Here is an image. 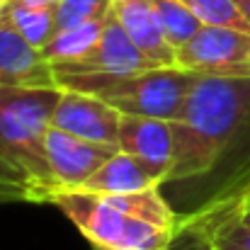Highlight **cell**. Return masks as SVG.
<instances>
[{
	"mask_svg": "<svg viewBox=\"0 0 250 250\" xmlns=\"http://www.w3.org/2000/svg\"><path fill=\"white\" fill-rule=\"evenodd\" d=\"M5 2H7V0H0V5H5Z\"/></svg>",
	"mask_w": 250,
	"mask_h": 250,
	"instance_id": "obj_24",
	"label": "cell"
},
{
	"mask_svg": "<svg viewBox=\"0 0 250 250\" xmlns=\"http://www.w3.org/2000/svg\"><path fill=\"white\" fill-rule=\"evenodd\" d=\"M180 229L199 231L211 250H250V224H243L231 216L197 219L189 224H180Z\"/></svg>",
	"mask_w": 250,
	"mask_h": 250,
	"instance_id": "obj_15",
	"label": "cell"
},
{
	"mask_svg": "<svg viewBox=\"0 0 250 250\" xmlns=\"http://www.w3.org/2000/svg\"><path fill=\"white\" fill-rule=\"evenodd\" d=\"M233 5L238 7V12L243 15V20L248 22V27H250V0H233Z\"/></svg>",
	"mask_w": 250,
	"mask_h": 250,
	"instance_id": "obj_21",
	"label": "cell"
},
{
	"mask_svg": "<svg viewBox=\"0 0 250 250\" xmlns=\"http://www.w3.org/2000/svg\"><path fill=\"white\" fill-rule=\"evenodd\" d=\"M0 204H2V199H0Z\"/></svg>",
	"mask_w": 250,
	"mask_h": 250,
	"instance_id": "obj_25",
	"label": "cell"
},
{
	"mask_svg": "<svg viewBox=\"0 0 250 250\" xmlns=\"http://www.w3.org/2000/svg\"><path fill=\"white\" fill-rule=\"evenodd\" d=\"M175 66L211 78H250V32L202 24L175 51Z\"/></svg>",
	"mask_w": 250,
	"mask_h": 250,
	"instance_id": "obj_5",
	"label": "cell"
},
{
	"mask_svg": "<svg viewBox=\"0 0 250 250\" xmlns=\"http://www.w3.org/2000/svg\"><path fill=\"white\" fill-rule=\"evenodd\" d=\"M61 87H0V199L46 202L59 192L46 134Z\"/></svg>",
	"mask_w": 250,
	"mask_h": 250,
	"instance_id": "obj_2",
	"label": "cell"
},
{
	"mask_svg": "<svg viewBox=\"0 0 250 250\" xmlns=\"http://www.w3.org/2000/svg\"><path fill=\"white\" fill-rule=\"evenodd\" d=\"M248 185H250V182H248Z\"/></svg>",
	"mask_w": 250,
	"mask_h": 250,
	"instance_id": "obj_27",
	"label": "cell"
},
{
	"mask_svg": "<svg viewBox=\"0 0 250 250\" xmlns=\"http://www.w3.org/2000/svg\"><path fill=\"white\" fill-rule=\"evenodd\" d=\"M0 87H59L54 66L5 15L0 22Z\"/></svg>",
	"mask_w": 250,
	"mask_h": 250,
	"instance_id": "obj_10",
	"label": "cell"
},
{
	"mask_svg": "<svg viewBox=\"0 0 250 250\" xmlns=\"http://www.w3.org/2000/svg\"><path fill=\"white\" fill-rule=\"evenodd\" d=\"M0 22H2V5H0Z\"/></svg>",
	"mask_w": 250,
	"mask_h": 250,
	"instance_id": "obj_22",
	"label": "cell"
},
{
	"mask_svg": "<svg viewBox=\"0 0 250 250\" xmlns=\"http://www.w3.org/2000/svg\"><path fill=\"white\" fill-rule=\"evenodd\" d=\"M117 151H119V146L85 141L73 134L59 131L54 126L46 134V156H49L51 172L59 182V192L61 189H81L85 180H90L95 175V170H100V166L107 158H112Z\"/></svg>",
	"mask_w": 250,
	"mask_h": 250,
	"instance_id": "obj_8",
	"label": "cell"
},
{
	"mask_svg": "<svg viewBox=\"0 0 250 250\" xmlns=\"http://www.w3.org/2000/svg\"><path fill=\"white\" fill-rule=\"evenodd\" d=\"M56 2H59V0H56Z\"/></svg>",
	"mask_w": 250,
	"mask_h": 250,
	"instance_id": "obj_26",
	"label": "cell"
},
{
	"mask_svg": "<svg viewBox=\"0 0 250 250\" xmlns=\"http://www.w3.org/2000/svg\"><path fill=\"white\" fill-rule=\"evenodd\" d=\"M5 20L39 51L54 39L56 27V5H37L29 0H7L2 5Z\"/></svg>",
	"mask_w": 250,
	"mask_h": 250,
	"instance_id": "obj_13",
	"label": "cell"
},
{
	"mask_svg": "<svg viewBox=\"0 0 250 250\" xmlns=\"http://www.w3.org/2000/svg\"><path fill=\"white\" fill-rule=\"evenodd\" d=\"M117 146H119V151L141 161L158 177L161 185L167 180L170 167H172V156H175L172 122L158 119V117L124 114Z\"/></svg>",
	"mask_w": 250,
	"mask_h": 250,
	"instance_id": "obj_9",
	"label": "cell"
},
{
	"mask_svg": "<svg viewBox=\"0 0 250 250\" xmlns=\"http://www.w3.org/2000/svg\"><path fill=\"white\" fill-rule=\"evenodd\" d=\"M172 134L175 156L161 192L189 221L250 182V78L199 76Z\"/></svg>",
	"mask_w": 250,
	"mask_h": 250,
	"instance_id": "obj_1",
	"label": "cell"
},
{
	"mask_svg": "<svg viewBox=\"0 0 250 250\" xmlns=\"http://www.w3.org/2000/svg\"><path fill=\"white\" fill-rule=\"evenodd\" d=\"M109 17V15H107ZM104 20H95V22H85L78 27H68V29H59L54 34V39L42 49L44 59L51 66H61V63H73L85 59L100 42L102 29H104Z\"/></svg>",
	"mask_w": 250,
	"mask_h": 250,
	"instance_id": "obj_14",
	"label": "cell"
},
{
	"mask_svg": "<svg viewBox=\"0 0 250 250\" xmlns=\"http://www.w3.org/2000/svg\"><path fill=\"white\" fill-rule=\"evenodd\" d=\"M92 250H107V248H97V246H92Z\"/></svg>",
	"mask_w": 250,
	"mask_h": 250,
	"instance_id": "obj_23",
	"label": "cell"
},
{
	"mask_svg": "<svg viewBox=\"0 0 250 250\" xmlns=\"http://www.w3.org/2000/svg\"><path fill=\"white\" fill-rule=\"evenodd\" d=\"M151 68H166V66H156L131 42V37L119 24V20L109 12L97 46L81 61L54 66V73L56 76H68V73H83V76H129V73H141V71H151Z\"/></svg>",
	"mask_w": 250,
	"mask_h": 250,
	"instance_id": "obj_6",
	"label": "cell"
},
{
	"mask_svg": "<svg viewBox=\"0 0 250 250\" xmlns=\"http://www.w3.org/2000/svg\"><path fill=\"white\" fill-rule=\"evenodd\" d=\"M122 112L107 104L104 100L78 92V90H63L61 100L54 109L51 126L66 134H73L85 141L97 144H112L119 141V126H122Z\"/></svg>",
	"mask_w": 250,
	"mask_h": 250,
	"instance_id": "obj_7",
	"label": "cell"
},
{
	"mask_svg": "<svg viewBox=\"0 0 250 250\" xmlns=\"http://www.w3.org/2000/svg\"><path fill=\"white\" fill-rule=\"evenodd\" d=\"M197 78V73L182 71L177 66L151 68L129 76H56L61 90L90 92L119 109L122 114L158 117L167 122L177 119Z\"/></svg>",
	"mask_w": 250,
	"mask_h": 250,
	"instance_id": "obj_3",
	"label": "cell"
},
{
	"mask_svg": "<svg viewBox=\"0 0 250 250\" xmlns=\"http://www.w3.org/2000/svg\"><path fill=\"white\" fill-rule=\"evenodd\" d=\"M214 216H231V219H238L243 224H250V185H246L243 189H238L233 197H229L226 202L207 209L204 214L189 219V221H197V219H214ZM189 221H182V224H189Z\"/></svg>",
	"mask_w": 250,
	"mask_h": 250,
	"instance_id": "obj_19",
	"label": "cell"
},
{
	"mask_svg": "<svg viewBox=\"0 0 250 250\" xmlns=\"http://www.w3.org/2000/svg\"><path fill=\"white\" fill-rule=\"evenodd\" d=\"M46 204L68 216V221L90 241V246L107 250H167L177 231L153 226L122 209H117L107 197L83 189L54 192Z\"/></svg>",
	"mask_w": 250,
	"mask_h": 250,
	"instance_id": "obj_4",
	"label": "cell"
},
{
	"mask_svg": "<svg viewBox=\"0 0 250 250\" xmlns=\"http://www.w3.org/2000/svg\"><path fill=\"white\" fill-rule=\"evenodd\" d=\"M112 12V0H59L56 5V27L68 29L85 22L104 20Z\"/></svg>",
	"mask_w": 250,
	"mask_h": 250,
	"instance_id": "obj_18",
	"label": "cell"
},
{
	"mask_svg": "<svg viewBox=\"0 0 250 250\" xmlns=\"http://www.w3.org/2000/svg\"><path fill=\"white\" fill-rule=\"evenodd\" d=\"M156 12H158V20L163 24V32H166L170 46L177 51L182 44H187L199 29H202V22L180 2V0H151Z\"/></svg>",
	"mask_w": 250,
	"mask_h": 250,
	"instance_id": "obj_16",
	"label": "cell"
},
{
	"mask_svg": "<svg viewBox=\"0 0 250 250\" xmlns=\"http://www.w3.org/2000/svg\"><path fill=\"white\" fill-rule=\"evenodd\" d=\"M202 24H216V27H233L250 32L248 22L233 5V0H180Z\"/></svg>",
	"mask_w": 250,
	"mask_h": 250,
	"instance_id": "obj_17",
	"label": "cell"
},
{
	"mask_svg": "<svg viewBox=\"0 0 250 250\" xmlns=\"http://www.w3.org/2000/svg\"><path fill=\"white\" fill-rule=\"evenodd\" d=\"M153 187H161V182L148 167L141 161H136L134 156L117 151L112 158H107L100 166V170H95V175L90 180H85L81 189L109 197V194L144 192V189H153Z\"/></svg>",
	"mask_w": 250,
	"mask_h": 250,
	"instance_id": "obj_12",
	"label": "cell"
},
{
	"mask_svg": "<svg viewBox=\"0 0 250 250\" xmlns=\"http://www.w3.org/2000/svg\"><path fill=\"white\" fill-rule=\"evenodd\" d=\"M112 15L156 66H175V49L167 42L151 0H112Z\"/></svg>",
	"mask_w": 250,
	"mask_h": 250,
	"instance_id": "obj_11",
	"label": "cell"
},
{
	"mask_svg": "<svg viewBox=\"0 0 250 250\" xmlns=\"http://www.w3.org/2000/svg\"><path fill=\"white\" fill-rule=\"evenodd\" d=\"M167 250H211V246L207 243V238L199 233V231H192V229H180L172 246Z\"/></svg>",
	"mask_w": 250,
	"mask_h": 250,
	"instance_id": "obj_20",
	"label": "cell"
}]
</instances>
